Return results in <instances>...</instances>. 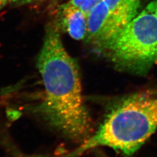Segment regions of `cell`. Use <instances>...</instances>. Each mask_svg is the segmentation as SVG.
<instances>
[{"label":"cell","instance_id":"obj_3","mask_svg":"<svg viewBox=\"0 0 157 157\" xmlns=\"http://www.w3.org/2000/svg\"><path fill=\"white\" fill-rule=\"evenodd\" d=\"M98 50L121 71L142 75L157 65V0Z\"/></svg>","mask_w":157,"mask_h":157},{"label":"cell","instance_id":"obj_1","mask_svg":"<svg viewBox=\"0 0 157 157\" xmlns=\"http://www.w3.org/2000/svg\"><path fill=\"white\" fill-rule=\"evenodd\" d=\"M45 89L37 111L49 125L72 140L92 130L90 114L84 104L79 68L63 44L57 23L46 26L37 59Z\"/></svg>","mask_w":157,"mask_h":157},{"label":"cell","instance_id":"obj_9","mask_svg":"<svg viewBox=\"0 0 157 157\" xmlns=\"http://www.w3.org/2000/svg\"><path fill=\"white\" fill-rule=\"evenodd\" d=\"M9 1L10 0H0V11L9 3Z\"/></svg>","mask_w":157,"mask_h":157},{"label":"cell","instance_id":"obj_2","mask_svg":"<svg viewBox=\"0 0 157 157\" xmlns=\"http://www.w3.org/2000/svg\"><path fill=\"white\" fill-rule=\"evenodd\" d=\"M157 128V89L136 93L116 102L94 134L76 150L60 157H78L98 147L130 157Z\"/></svg>","mask_w":157,"mask_h":157},{"label":"cell","instance_id":"obj_8","mask_svg":"<svg viewBox=\"0 0 157 157\" xmlns=\"http://www.w3.org/2000/svg\"><path fill=\"white\" fill-rule=\"evenodd\" d=\"M40 0H10L9 3L14 6H23L32 4Z\"/></svg>","mask_w":157,"mask_h":157},{"label":"cell","instance_id":"obj_5","mask_svg":"<svg viewBox=\"0 0 157 157\" xmlns=\"http://www.w3.org/2000/svg\"><path fill=\"white\" fill-rule=\"evenodd\" d=\"M57 23L72 39L84 40L87 34V17L79 8L61 4L58 8Z\"/></svg>","mask_w":157,"mask_h":157},{"label":"cell","instance_id":"obj_4","mask_svg":"<svg viewBox=\"0 0 157 157\" xmlns=\"http://www.w3.org/2000/svg\"><path fill=\"white\" fill-rule=\"evenodd\" d=\"M142 1L104 0L109 11V25L105 44L136 16Z\"/></svg>","mask_w":157,"mask_h":157},{"label":"cell","instance_id":"obj_7","mask_svg":"<svg viewBox=\"0 0 157 157\" xmlns=\"http://www.w3.org/2000/svg\"><path fill=\"white\" fill-rule=\"evenodd\" d=\"M102 0H69L67 2L62 4L65 6L79 8L87 17L90 12Z\"/></svg>","mask_w":157,"mask_h":157},{"label":"cell","instance_id":"obj_6","mask_svg":"<svg viewBox=\"0 0 157 157\" xmlns=\"http://www.w3.org/2000/svg\"><path fill=\"white\" fill-rule=\"evenodd\" d=\"M109 19V11L102 0L90 12L87 17V34L86 40L100 48L107 40Z\"/></svg>","mask_w":157,"mask_h":157}]
</instances>
